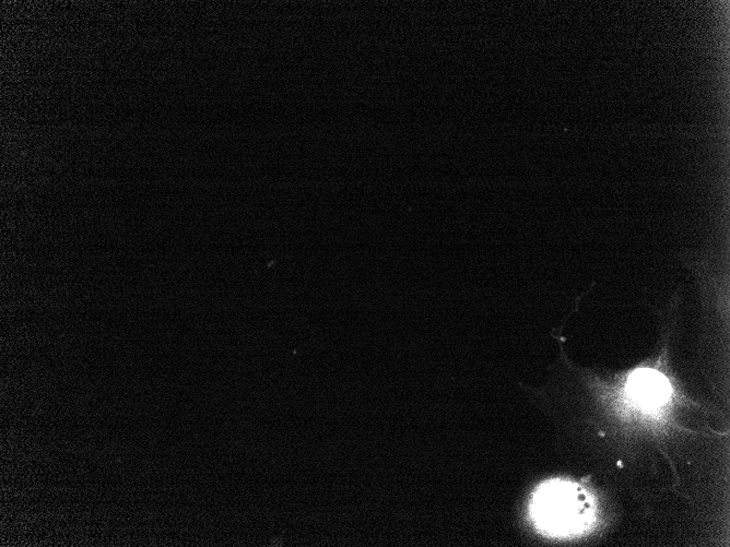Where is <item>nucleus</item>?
I'll return each instance as SVG.
<instances>
[{
	"label": "nucleus",
	"mask_w": 730,
	"mask_h": 547,
	"mask_svg": "<svg viewBox=\"0 0 730 547\" xmlns=\"http://www.w3.org/2000/svg\"><path fill=\"white\" fill-rule=\"evenodd\" d=\"M628 399L643 409L654 411L670 401L672 385L668 377L655 368L632 371L624 383Z\"/></svg>",
	"instance_id": "f03ea898"
},
{
	"label": "nucleus",
	"mask_w": 730,
	"mask_h": 547,
	"mask_svg": "<svg viewBox=\"0 0 730 547\" xmlns=\"http://www.w3.org/2000/svg\"><path fill=\"white\" fill-rule=\"evenodd\" d=\"M531 515L542 532L567 537L581 534L591 525L594 509L582 487L555 479L537 489L531 501Z\"/></svg>",
	"instance_id": "f257e3e1"
}]
</instances>
